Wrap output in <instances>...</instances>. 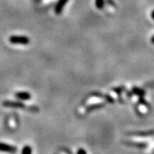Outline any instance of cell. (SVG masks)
<instances>
[{"label":"cell","mask_w":154,"mask_h":154,"mask_svg":"<svg viewBox=\"0 0 154 154\" xmlns=\"http://www.w3.org/2000/svg\"><path fill=\"white\" fill-rule=\"evenodd\" d=\"M9 40L13 44L27 45L30 43V39L26 36H18V35H12L10 37Z\"/></svg>","instance_id":"obj_1"},{"label":"cell","mask_w":154,"mask_h":154,"mask_svg":"<svg viewBox=\"0 0 154 154\" xmlns=\"http://www.w3.org/2000/svg\"><path fill=\"white\" fill-rule=\"evenodd\" d=\"M0 151L5 152H10V153H15L17 151V148L15 146L0 142Z\"/></svg>","instance_id":"obj_2"},{"label":"cell","mask_w":154,"mask_h":154,"mask_svg":"<svg viewBox=\"0 0 154 154\" xmlns=\"http://www.w3.org/2000/svg\"><path fill=\"white\" fill-rule=\"evenodd\" d=\"M3 106L5 107H10V108H24V104L21 103V102H19V101H5L3 103H2Z\"/></svg>","instance_id":"obj_3"},{"label":"cell","mask_w":154,"mask_h":154,"mask_svg":"<svg viewBox=\"0 0 154 154\" xmlns=\"http://www.w3.org/2000/svg\"><path fill=\"white\" fill-rule=\"evenodd\" d=\"M69 0H59L57 2V5L55 6V13L57 14H60L61 12H62L63 8L65 7V4L67 3Z\"/></svg>","instance_id":"obj_4"},{"label":"cell","mask_w":154,"mask_h":154,"mask_svg":"<svg viewBox=\"0 0 154 154\" xmlns=\"http://www.w3.org/2000/svg\"><path fill=\"white\" fill-rule=\"evenodd\" d=\"M15 96L20 100H29L31 98V94L28 92H17L15 94Z\"/></svg>","instance_id":"obj_5"},{"label":"cell","mask_w":154,"mask_h":154,"mask_svg":"<svg viewBox=\"0 0 154 154\" xmlns=\"http://www.w3.org/2000/svg\"><path fill=\"white\" fill-rule=\"evenodd\" d=\"M134 134L135 135L140 136V137H146V136L151 135V134H154V131H146V132H137V133H134Z\"/></svg>","instance_id":"obj_6"},{"label":"cell","mask_w":154,"mask_h":154,"mask_svg":"<svg viewBox=\"0 0 154 154\" xmlns=\"http://www.w3.org/2000/svg\"><path fill=\"white\" fill-rule=\"evenodd\" d=\"M21 154H32V148L29 146H24L22 149Z\"/></svg>","instance_id":"obj_7"},{"label":"cell","mask_w":154,"mask_h":154,"mask_svg":"<svg viewBox=\"0 0 154 154\" xmlns=\"http://www.w3.org/2000/svg\"><path fill=\"white\" fill-rule=\"evenodd\" d=\"M96 7L98 9H102L105 4V1L104 0H95Z\"/></svg>","instance_id":"obj_8"},{"label":"cell","mask_w":154,"mask_h":154,"mask_svg":"<svg viewBox=\"0 0 154 154\" xmlns=\"http://www.w3.org/2000/svg\"><path fill=\"white\" fill-rule=\"evenodd\" d=\"M104 106H105V105H104V104H102V103H100V104H95V105H94V106H90V107L88 108V111H91V110L95 109H99V108L103 107Z\"/></svg>","instance_id":"obj_9"},{"label":"cell","mask_w":154,"mask_h":154,"mask_svg":"<svg viewBox=\"0 0 154 154\" xmlns=\"http://www.w3.org/2000/svg\"><path fill=\"white\" fill-rule=\"evenodd\" d=\"M134 93H136L137 94H140V95H144L145 94L144 91H142V90L138 89V88H134Z\"/></svg>","instance_id":"obj_10"},{"label":"cell","mask_w":154,"mask_h":154,"mask_svg":"<svg viewBox=\"0 0 154 154\" xmlns=\"http://www.w3.org/2000/svg\"><path fill=\"white\" fill-rule=\"evenodd\" d=\"M77 154H87V152H86L85 150L79 149V151H78V152H77Z\"/></svg>","instance_id":"obj_11"},{"label":"cell","mask_w":154,"mask_h":154,"mask_svg":"<svg viewBox=\"0 0 154 154\" xmlns=\"http://www.w3.org/2000/svg\"><path fill=\"white\" fill-rule=\"evenodd\" d=\"M151 17H152V18L154 20V10L152 12V14H151Z\"/></svg>","instance_id":"obj_12"},{"label":"cell","mask_w":154,"mask_h":154,"mask_svg":"<svg viewBox=\"0 0 154 154\" xmlns=\"http://www.w3.org/2000/svg\"><path fill=\"white\" fill-rule=\"evenodd\" d=\"M151 41H152V44H154V35H153V36H152V39H151Z\"/></svg>","instance_id":"obj_13"}]
</instances>
